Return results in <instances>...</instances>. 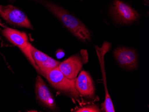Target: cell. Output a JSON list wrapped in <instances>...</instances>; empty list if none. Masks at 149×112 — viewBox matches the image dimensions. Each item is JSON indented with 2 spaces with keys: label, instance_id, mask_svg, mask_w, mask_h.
I'll use <instances>...</instances> for the list:
<instances>
[{
  "label": "cell",
  "instance_id": "1",
  "mask_svg": "<svg viewBox=\"0 0 149 112\" xmlns=\"http://www.w3.org/2000/svg\"><path fill=\"white\" fill-rule=\"evenodd\" d=\"M42 4L52 12L72 34L83 42L91 40V34L87 26L79 19L58 5L42 1Z\"/></svg>",
  "mask_w": 149,
  "mask_h": 112
},
{
  "label": "cell",
  "instance_id": "2",
  "mask_svg": "<svg viewBox=\"0 0 149 112\" xmlns=\"http://www.w3.org/2000/svg\"><path fill=\"white\" fill-rule=\"evenodd\" d=\"M45 77L53 87L74 98H79L80 94L75 87L76 79L66 77L57 67L47 72Z\"/></svg>",
  "mask_w": 149,
  "mask_h": 112
},
{
  "label": "cell",
  "instance_id": "3",
  "mask_svg": "<svg viewBox=\"0 0 149 112\" xmlns=\"http://www.w3.org/2000/svg\"><path fill=\"white\" fill-rule=\"evenodd\" d=\"M2 34L10 42L18 47L23 52L37 72L40 73L39 68L33 60L31 52L28 36L25 33L6 27L2 31Z\"/></svg>",
  "mask_w": 149,
  "mask_h": 112
},
{
  "label": "cell",
  "instance_id": "4",
  "mask_svg": "<svg viewBox=\"0 0 149 112\" xmlns=\"http://www.w3.org/2000/svg\"><path fill=\"white\" fill-rule=\"evenodd\" d=\"M0 15L11 25L33 29L32 25L24 13L12 5H0Z\"/></svg>",
  "mask_w": 149,
  "mask_h": 112
},
{
  "label": "cell",
  "instance_id": "5",
  "mask_svg": "<svg viewBox=\"0 0 149 112\" xmlns=\"http://www.w3.org/2000/svg\"><path fill=\"white\" fill-rule=\"evenodd\" d=\"M110 11L115 20L120 24L132 23L139 17V14L135 10L119 0H115Z\"/></svg>",
  "mask_w": 149,
  "mask_h": 112
},
{
  "label": "cell",
  "instance_id": "6",
  "mask_svg": "<svg viewBox=\"0 0 149 112\" xmlns=\"http://www.w3.org/2000/svg\"><path fill=\"white\" fill-rule=\"evenodd\" d=\"M35 93L38 101L43 106L52 110L57 109L56 104L52 93L40 76L36 78Z\"/></svg>",
  "mask_w": 149,
  "mask_h": 112
},
{
  "label": "cell",
  "instance_id": "7",
  "mask_svg": "<svg viewBox=\"0 0 149 112\" xmlns=\"http://www.w3.org/2000/svg\"><path fill=\"white\" fill-rule=\"evenodd\" d=\"M31 54L33 60L39 68L40 74L45 77L47 72L57 67L60 63L47 54L35 48L31 44L30 45Z\"/></svg>",
  "mask_w": 149,
  "mask_h": 112
},
{
  "label": "cell",
  "instance_id": "8",
  "mask_svg": "<svg viewBox=\"0 0 149 112\" xmlns=\"http://www.w3.org/2000/svg\"><path fill=\"white\" fill-rule=\"evenodd\" d=\"M119 64L126 69H134L138 65V55L133 49L128 47H118L113 52Z\"/></svg>",
  "mask_w": 149,
  "mask_h": 112
},
{
  "label": "cell",
  "instance_id": "9",
  "mask_svg": "<svg viewBox=\"0 0 149 112\" xmlns=\"http://www.w3.org/2000/svg\"><path fill=\"white\" fill-rule=\"evenodd\" d=\"M83 67V61L79 55H74L60 63L58 69L69 79H76Z\"/></svg>",
  "mask_w": 149,
  "mask_h": 112
},
{
  "label": "cell",
  "instance_id": "10",
  "mask_svg": "<svg viewBox=\"0 0 149 112\" xmlns=\"http://www.w3.org/2000/svg\"><path fill=\"white\" fill-rule=\"evenodd\" d=\"M75 87L80 95L84 97H92L94 94V85L93 79L89 73L84 70L76 79Z\"/></svg>",
  "mask_w": 149,
  "mask_h": 112
},
{
  "label": "cell",
  "instance_id": "11",
  "mask_svg": "<svg viewBox=\"0 0 149 112\" xmlns=\"http://www.w3.org/2000/svg\"><path fill=\"white\" fill-rule=\"evenodd\" d=\"M74 112H99L100 109L96 105H89L78 109Z\"/></svg>",
  "mask_w": 149,
  "mask_h": 112
},
{
  "label": "cell",
  "instance_id": "12",
  "mask_svg": "<svg viewBox=\"0 0 149 112\" xmlns=\"http://www.w3.org/2000/svg\"><path fill=\"white\" fill-rule=\"evenodd\" d=\"M65 56V52L62 49H58L56 52V56L58 59L63 58Z\"/></svg>",
  "mask_w": 149,
  "mask_h": 112
}]
</instances>
